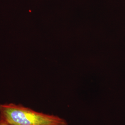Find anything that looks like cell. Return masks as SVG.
Returning a JSON list of instances; mask_svg holds the SVG:
<instances>
[{
  "label": "cell",
  "mask_w": 125,
  "mask_h": 125,
  "mask_svg": "<svg viewBox=\"0 0 125 125\" xmlns=\"http://www.w3.org/2000/svg\"><path fill=\"white\" fill-rule=\"evenodd\" d=\"M0 125H11V124H8V123H6V122H5L4 121H1V120H0Z\"/></svg>",
  "instance_id": "2"
},
{
  "label": "cell",
  "mask_w": 125,
  "mask_h": 125,
  "mask_svg": "<svg viewBox=\"0 0 125 125\" xmlns=\"http://www.w3.org/2000/svg\"><path fill=\"white\" fill-rule=\"evenodd\" d=\"M0 120L12 125H68L67 121L59 116L12 103L0 105Z\"/></svg>",
  "instance_id": "1"
}]
</instances>
